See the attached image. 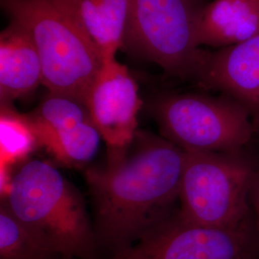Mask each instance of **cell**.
I'll return each mask as SVG.
<instances>
[{
    "mask_svg": "<svg viewBox=\"0 0 259 259\" xmlns=\"http://www.w3.org/2000/svg\"><path fill=\"white\" fill-rule=\"evenodd\" d=\"M185 157L165 138L138 132L125 154L85 170L98 249H126L174 214Z\"/></svg>",
    "mask_w": 259,
    "mask_h": 259,
    "instance_id": "obj_1",
    "label": "cell"
},
{
    "mask_svg": "<svg viewBox=\"0 0 259 259\" xmlns=\"http://www.w3.org/2000/svg\"><path fill=\"white\" fill-rule=\"evenodd\" d=\"M3 201L62 258L99 259L82 195L51 163L34 159L22 164Z\"/></svg>",
    "mask_w": 259,
    "mask_h": 259,
    "instance_id": "obj_2",
    "label": "cell"
},
{
    "mask_svg": "<svg viewBox=\"0 0 259 259\" xmlns=\"http://www.w3.org/2000/svg\"><path fill=\"white\" fill-rule=\"evenodd\" d=\"M2 6L32 37L48 93L84 103L104 61L81 30L50 0H2Z\"/></svg>",
    "mask_w": 259,
    "mask_h": 259,
    "instance_id": "obj_3",
    "label": "cell"
},
{
    "mask_svg": "<svg viewBox=\"0 0 259 259\" xmlns=\"http://www.w3.org/2000/svg\"><path fill=\"white\" fill-rule=\"evenodd\" d=\"M185 153L180 218L217 229L249 222V194L256 171L250 159L241 151Z\"/></svg>",
    "mask_w": 259,
    "mask_h": 259,
    "instance_id": "obj_4",
    "label": "cell"
},
{
    "mask_svg": "<svg viewBox=\"0 0 259 259\" xmlns=\"http://www.w3.org/2000/svg\"><path fill=\"white\" fill-rule=\"evenodd\" d=\"M205 4V0H132L124 47L172 77L195 81L205 54L198 42Z\"/></svg>",
    "mask_w": 259,
    "mask_h": 259,
    "instance_id": "obj_5",
    "label": "cell"
},
{
    "mask_svg": "<svg viewBox=\"0 0 259 259\" xmlns=\"http://www.w3.org/2000/svg\"><path fill=\"white\" fill-rule=\"evenodd\" d=\"M152 113L162 137L185 151H241L255 133L250 111L224 94H165Z\"/></svg>",
    "mask_w": 259,
    "mask_h": 259,
    "instance_id": "obj_6",
    "label": "cell"
},
{
    "mask_svg": "<svg viewBox=\"0 0 259 259\" xmlns=\"http://www.w3.org/2000/svg\"><path fill=\"white\" fill-rule=\"evenodd\" d=\"M253 252L249 222L230 229L205 228L185 223L177 212L104 259H251Z\"/></svg>",
    "mask_w": 259,
    "mask_h": 259,
    "instance_id": "obj_7",
    "label": "cell"
},
{
    "mask_svg": "<svg viewBox=\"0 0 259 259\" xmlns=\"http://www.w3.org/2000/svg\"><path fill=\"white\" fill-rule=\"evenodd\" d=\"M84 104L107 144L109 157L125 154L137 136L142 105L138 84L128 67L115 58L104 61Z\"/></svg>",
    "mask_w": 259,
    "mask_h": 259,
    "instance_id": "obj_8",
    "label": "cell"
},
{
    "mask_svg": "<svg viewBox=\"0 0 259 259\" xmlns=\"http://www.w3.org/2000/svg\"><path fill=\"white\" fill-rule=\"evenodd\" d=\"M204 91H217L259 111V34L217 51L205 50L204 63L195 80Z\"/></svg>",
    "mask_w": 259,
    "mask_h": 259,
    "instance_id": "obj_9",
    "label": "cell"
},
{
    "mask_svg": "<svg viewBox=\"0 0 259 259\" xmlns=\"http://www.w3.org/2000/svg\"><path fill=\"white\" fill-rule=\"evenodd\" d=\"M74 22L103 61L124 47L132 0H50Z\"/></svg>",
    "mask_w": 259,
    "mask_h": 259,
    "instance_id": "obj_10",
    "label": "cell"
},
{
    "mask_svg": "<svg viewBox=\"0 0 259 259\" xmlns=\"http://www.w3.org/2000/svg\"><path fill=\"white\" fill-rule=\"evenodd\" d=\"M42 83L41 63L27 30L11 20L0 35V100L12 105Z\"/></svg>",
    "mask_w": 259,
    "mask_h": 259,
    "instance_id": "obj_11",
    "label": "cell"
},
{
    "mask_svg": "<svg viewBox=\"0 0 259 259\" xmlns=\"http://www.w3.org/2000/svg\"><path fill=\"white\" fill-rule=\"evenodd\" d=\"M259 34V0L206 2L198 23L200 47L226 48Z\"/></svg>",
    "mask_w": 259,
    "mask_h": 259,
    "instance_id": "obj_12",
    "label": "cell"
},
{
    "mask_svg": "<svg viewBox=\"0 0 259 259\" xmlns=\"http://www.w3.org/2000/svg\"><path fill=\"white\" fill-rule=\"evenodd\" d=\"M0 259H63L44 237L18 219L3 201L0 207Z\"/></svg>",
    "mask_w": 259,
    "mask_h": 259,
    "instance_id": "obj_13",
    "label": "cell"
},
{
    "mask_svg": "<svg viewBox=\"0 0 259 259\" xmlns=\"http://www.w3.org/2000/svg\"><path fill=\"white\" fill-rule=\"evenodd\" d=\"M102 139L93 120L62 131L40 146L63 165L82 168L95 156Z\"/></svg>",
    "mask_w": 259,
    "mask_h": 259,
    "instance_id": "obj_14",
    "label": "cell"
},
{
    "mask_svg": "<svg viewBox=\"0 0 259 259\" xmlns=\"http://www.w3.org/2000/svg\"><path fill=\"white\" fill-rule=\"evenodd\" d=\"M39 145L28 115L20 114L11 105H1L0 168L10 170Z\"/></svg>",
    "mask_w": 259,
    "mask_h": 259,
    "instance_id": "obj_15",
    "label": "cell"
},
{
    "mask_svg": "<svg viewBox=\"0 0 259 259\" xmlns=\"http://www.w3.org/2000/svg\"><path fill=\"white\" fill-rule=\"evenodd\" d=\"M251 193H252L254 211L256 215V227H257V232H258L259 235V167L255 171V176H254V181H253V185L251 188Z\"/></svg>",
    "mask_w": 259,
    "mask_h": 259,
    "instance_id": "obj_16",
    "label": "cell"
},
{
    "mask_svg": "<svg viewBox=\"0 0 259 259\" xmlns=\"http://www.w3.org/2000/svg\"><path fill=\"white\" fill-rule=\"evenodd\" d=\"M251 119H252L254 132L255 133H259V111H257L256 113H254L253 115H251Z\"/></svg>",
    "mask_w": 259,
    "mask_h": 259,
    "instance_id": "obj_17",
    "label": "cell"
}]
</instances>
